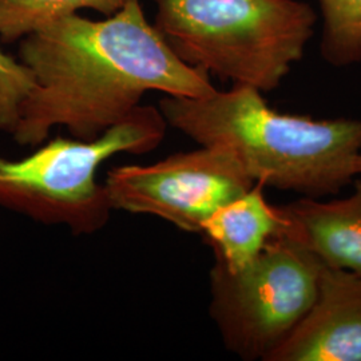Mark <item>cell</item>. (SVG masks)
I'll use <instances>...</instances> for the list:
<instances>
[{"label": "cell", "mask_w": 361, "mask_h": 361, "mask_svg": "<svg viewBox=\"0 0 361 361\" xmlns=\"http://www.w3.org/2000/svg\"><path fill=\"white\" fill-rule=\"evenodd\" d=\"M168 128L158 107L141 104L90 141L55 137L23 158L0 155V207L74 234L99 232L113 207L98 170L116 155L153 152Z\"/></svg>", "instance_id": "cell-4"}, {"label": "cell", "mask_w": 361, "mask_h": 361, "mask_svg": "<svg viewBox=\"0 0 361 361\" xmlns=\"http://www.w3.org/2000/svg\"><path fill=\"white\" fill-rule=\"evenodd\" d=\"M355 170H356V176L361 174V154L357 157L356 159V165H355Z\"/></svg>", "instance_id": "cell-13"}, {"label": "cell", "mask_w": 361, "mask_h": 361, "mask_svg": "<svg viewBox=\"0 0 361 361\" xmlns=\"http://www.w3.org/2000/svg\"><path fill=\"white\" fill-rule=\"evenodd\" d=\"M34 85L32 73L26 66L0 49V133L13 134L20 106Z\"/></svg>", "instance_id": "cell-12"}, {"label": "cell", "mask_w": 361, "mask_h": 361, "mask_svg": "<svg viewBox=\"0 0 361 361\" xmlns=\"http://www.w3.org/2000/svg\"><path fill=\"white\" fill-rule=\"evenodd\" d=\"M155 28L186 65L276 90L302 56L317 15L301 0H154Z\"/></svg>", "instance_id": "cell-3"}, {"label": "cell", "mask_w": 361, "mask_h": 361, "mask_svg": "<svg viewBox=\"0 0 361 361\" xmlns=\"http://www.w3.org/2000/svg\"><path fill=\"white\" fill-rule=\"evenodd\" d=\"M128 0H0V42L13 43L83 10L110 16Z\"/></svg>", "instance_id": "cell-10"}, {"label": "cell", "mask_w": 361, "mask_h": 361, "mask_svg": "<svg viewBox=\"0 0 361 361\" xmlns=\"http://www.w3.org/2000/svg\"><path fill=\"white\" fill-rule=\"evenodd\" d=\"M18 59L35 82L13 133L20 146H39L55 128L94 140L128 118L147 92L201 98L217 90L207 73L170 49L141 0H128L104 19H58L22 39Z\"/></svg>", "instance_id": "cell-1"}, {"label": "cell", "mask_w": 361, "mask_h": 361, "mask_svg": "<svg viewBox=\"0 0 361 361\" xmlns=\"http://www.w3.org/2000/svg\"><path fill=\"white\" fill-rule=\"evenodd\" d=\"M158 109L170 128L200 146L229 149L265 188L322 198L356 176L361 119L283 114L245 85L201 98L165 95Z\"/></svg>", "instance_id": "cell-2"}, {"label": "cell", "mask_w": 361, "mask_h": 361, "mask_svg": "<svg viewBox=\"0 0 361 361\" xmlns=\"http://www.w3.org/2000/svg\"><path fill=\"white\" fill-rule=\"evenodd\" d=\"M255 183L229 149L200 146L152 165L111 169L104 188L113 210L153 216L183 232L200 233L207 217Z\"/></svg>", "instance_id": "cell-6"}, {"label": "cell", "mask_w": 361, "mask_h": 361, "mask_svg": "<svg viewBox=\"0 0 361 361\" xmlns=\"http://www.w3.org/2000/svg\"><path fill=\"white\" fill-rule=\"evenodd\" d=\"M267 361H361V277L323 262L310 310Z\"/></svg>", "instance_id": "cell-7"}, {"label": "cell", "mask_w": 361, "mask_h": 361, "mask_svg": "<svg viewBox=\"0 0 361 361\" xmlns=\"http://www.w3.org/2000/svg\"><path fill=\"white\" fill-rule=\"evenodd\" d=\"M280 209L284 235L307 246L325 265L361 277V180L347 198L324 202L304 197Z\"/></svg>", "instance_id": "cell-8"}, {"label": "cell", "mask_w": 361, "mask_h": 361, "mask_svg": "<svg viewBox=\"0 0 361 361\" xmlns=\"http://www.w3.org/2000/svg\"><path fill=\"white\" fill-rule=\"evenodd\" d=\"M264 188L256 182L246 193L219 207L201 225L200 233L212 246L216 264L226 271L244 269L273 238L284 233L286 221L281 209L267 201Z\"/></svg>", "instance_id": "cell-9"}, {"label": "cell", "mask_w": 361, "mask_h": 361, "mask_svg": "<svg viewBox=\"0 0 361 361\" xmlns=\"http://www.w3.org/2000/svg\"><path fill=\"white\" fill-rule=\"evenodd\" d=\"M322 55L335 67L361 63V0H320Z\"/></svg>", "instance_id": "cell-11"}, {"label": "cell", "mask_w": 361, "mask_h": 361, "mask_svg": "<svg viewBox=\"0 0 361 361\" xmlns=\"http://www.w3.org/2000/svg\"><path fill=\"white\" fill-rule=\"evenodd\" d=\"M322 265L307 246L284 234L241 271L214 264L210 316L225 347L244 360L267 361L310 310Z\"/></svg>", "instance_id": "cell-5"}]
</instances>
